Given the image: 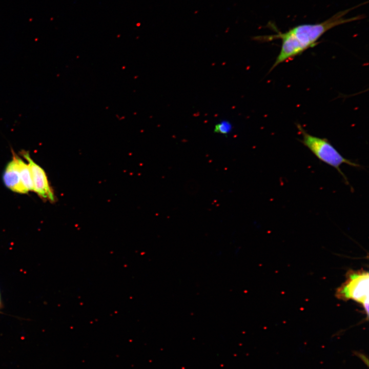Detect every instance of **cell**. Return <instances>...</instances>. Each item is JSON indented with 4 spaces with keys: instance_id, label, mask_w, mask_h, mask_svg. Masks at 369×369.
I'll return each instance as SVG.
<instances>
[{
    "instance_id": "6da1fadb",
    "label": "cell",
    "mask_w": 369,
    "mask_h": 369,
    "mask_svg": "<svg viewBox=\"0 0 369 369\" xmlns=\"http://www.w3.org/2000/svg\"><path fill=\"white\" fill-rule=\"evenodd\" d=\"M360 6L361 4L340 11L319 23L301 24L284 32H278L274 35L256 36L254 39L262 42L275 39H281L280 50L271 68V71L278 65L291 60L307 49L315 46L319 39L331 29L364 18V16L361 15L350 18L345 17L349 12Z\"/></svg>"
},
{
    "instance_id": "7a4b0ae2",
    "label": "cell",
    "mask_w": 369,
    "mask_h": 369,
    "mask_svg": "<svg viewBox=\"0 0 369 369\" xmlns=\"http://www.w3.org/2000/svg\"><path fill=\"white\" fill-rule=\"evenodd\" d=\"M297 127L302 136L300 141L320 161L337 170L342 176L345 183L351 186L347 177L341 171L340 166L343 163L356 168H360L361 166L344 157L327 138L310 134L299 124L297 125Z\"/></svg>"
},
{
    "instance_id": "3957f363",
    "label": "cell",
    "mask_w": 369,
    "mask_h": 369,
    "mask_svg": "<svg viewBox=\"0 0 369 369\" xmlns=\"http://www.w3.org/2000/svg\"><path fill=\"white\" fill-rule=\"evenodd\" d=\"M368 282L367 271H348L346 280L337 289L336 297L344 300L352 299L361 304L368 315Z\"/></svg>"
},
{
    "instance_id": "277c9868",
    "label": "cell",
    "mask_w": 369,
    "mask_h": 369,
    "mask_svg": "<svg viewBox=\"0 0 369 369\" xmlns=\"http://www.w3.org/2000/svg\"><path fill=\"white\" fill-rule=\"evenodd\" d=\"M22 153L26 159L31 170L33 191L42 199L54 201V194L44 169L34 162L28 152L24 151Z\"/></svg>"
},
{
    "instance_id": "5b68a950",
    "label": "cell",
    "mask_w": 369,
    "mask_h": 369,
    "mask_svg": "<svg viewBox=\"0 0 369 369\" xmlns=\"http://www.w3.org/2000/svg\"><path fill=\"white\" fill-rule=\"evenodd\" d=\"M5 185L13 192L26 194L23 187L18 168L17 156L13 155L12 159L7 165L3 175Z\"/></svg>"
},
{
    "instance_id": "8992f818",
    "label": "cell",
    "mask_w": 369,
    "mask_h": 369,
    "mask_svg": "<svg viewBox=\"0 0 369 369\" xmlns=\"http://www.w3.org/2000/svg\"><path fill=\"white\" fill-rule=\"evenodd\" d=\"M17 161L21 182L26 193L33 191L32 175L29 166L22 159L17 156Z\"/></svg>"
},
{
    "instance_id": "52a82bcc",
    "label": "cell",
    "mask_w": 369,
    "mask_h": 369,
    "mask_svg": "<svg viewBox=\"0 0 369 369\" xmlns=\"http://www.w3.org/2000/svg\"><path fill=\"white\" fill-rule=\"evenodd\" d=\"M232 124L227 120H222L217 122L214 126V132L228 136L233 130Z\"/></svg>"
},
{
    "instance_id": "ba28073f",
    "label": "cell",
    "mask_w": 369,
    "mask_h": 369,
    "mask_svg": "<svg viewBox=\"0 0 369 369\" xmlns=\"http://www.w3.org/2000/svg\"><path fill=\"white\" fill-rule=\"evenodd\" d=\"M352 353L354 355L359 358L367 367H368V357L365 353L357 351H353Z\"/></svg>"
},
{
    "instance_id": "9c48e42d",
    "label": "cell",
    "mask_w": 369,
    "mask_h": 369,
    "mask_svg": "<svg viewBox=\"0 0 369 369\" xmlns=\"http://www.w3.org/2000/svg\"><path fill=\"white\" fill-rule=\"evenodd\" d=\"M2 306V299H1V292H0V309Z\"/></svg>"
}]
</instances>
